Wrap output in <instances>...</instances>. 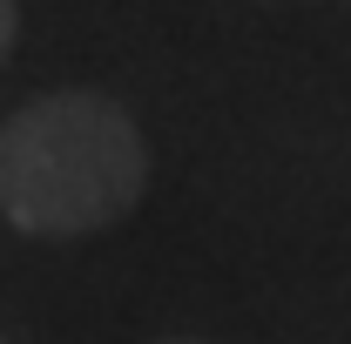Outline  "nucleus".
Returning a JSON list of instances; mask_svg holds the SVG:
<instances>
[{
  "mask_svg": "<svg viewBox=\"0 0 351 344\" xmlns=\"http://www.w3.org/2000/svg\"><path fill=\"white\" fill-rule=\"evenodd\" d=\"M149 149L115 95L61 88L0 122V216L21 236H88L142 203Z\"/></svg>",
  "mask_w": 351,
  "mask_h": 344,
  "instance_id": "nucleus-1",
  "label": "nucleus"
},
{
  "mask_svg": "<svg viewBox=\"0 0 351 344\" xmlns=\"http://www.w3.org/2000/svg\"><path fill=\"white\" fill-rule=\"evenodd\" d=\"M14 27H21V14H14V0H0V61H7V47H14Z\"/></svg>",
  "mask_w": 351,
  "mask_h": 344,
  "instance_id": "nucleus-2",
  "label": "nucleus"
},
{
  "mask_svg": "<svg viewBox=\"0 0 351 344\" xmlns=\"http://www.w3.org/2000/svg\"><path fill=\"white\" fill-rule=\"evenodd\" d=\"M169 344H189V338H169Z\"/></svg>",
  "mask_w": 351,
  "mask_h": 344,
  "instance_id": "nucleus-3",
  "label": "nucleus"
}]
</instances>
